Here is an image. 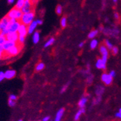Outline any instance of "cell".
<instances>
[{
    "label": "cell",
    "mask_w": 121,
    "mask_h": 121,
    "mask_svg": "<svg viewBox=\"0 0 121 121\" xmlns=\"http://www.w3.org/2000/svg\"><path fill=\"white\" fill-rule=\"evenodd\" d=\"M103 31L106 35H111L115 36L119 33V30L117 29H109V28H103Z\"/></svg>",
    "instance_id": "13"
},
{
    "label": "cell",
    "mask_w": 121,
    "mask_h": 121,
    "mask_svg": "<svg viewBox=\"0 0 121 121\" xmlns=\"http://www.w3.org/2000/svg\"><path fill=\"white\" fill-rule=\"evenodd\" d=\"M60 26H61L63 28L66 27V24H67V19H66V17H62L61 19H60Z\"/></svg>",
    "instance_id": "27"
},
{
    "label": "cell",
    "mask_w": 121,
    "mask_h": 121,
    "mask_svg": "<svg viewBox=\"0 0 121 121\" xmlns=\"http://www.w3.org/2000/svg\"><path fill=\"white\" fill-rule=\"evenodd\" d=\"M10 22L8 27V33H17L19 27L21 25L20 21H17L16 19H10Z\"/></svg>",
    "instance_id": "5"
},
{
    "label": "cell",
    "mask_w": 121,
    "mask_h": 121,
    "mask_svg": "<svg viewBox=\"0 0 121 121\" xmlns=\"http://www.w3.org/2000/svg\"><path fill=\"white\" fill-rule=\"evenodd\" d=\"M112 51L114 55H116V54H117V52H118V48L117 47H113L112 49Z\"/></svg>",
    "instance_id": "33"
},
{
    "label": "cell",
    "mask_w": 121,
    "mask_h": 121,
    "mask_svg": "<svg viewBox=\"0 0 121 121\" xmlns=\"http://www.w3.org/2000/svg\"><path fill=\"white\" fill-rule=\"evenodd\" d=\"M40 40V33L39 31H35L33 35V41L35 44H38Z\"/></svg>",
    "instance_id": "17"
},
{
    "label": "cell",
    "mask_w": 121,
    "mask_h": 121,
    "mask_svg": "<svg viewBox=\"0 0 121 121\" xmlns=\"http://www.w3.org/2000/svg\"><path fill=\"white\" fill-rule=\"evenodd\" d=\"M19 121H22V120H19Z\"/></svg>",
    "instance_id": "47"
},
{
    "label": "cell",
    "mask_w": 121,
    "mask_h": 121,
    "mask_svg": "<svg viewBox=\"0 0 121 121\" xmlns=\"http://www.w3.org/2000/svg\"><path fill=\"white\" fill-rule=\"evenodd\" d=\"M84 112H85V109H84V108H81V109L78 110V112L75 114V120L77 121V120H79L80 117L81 116V114L83 113H84Z\"/></svg>",
    "instance_id": "20"
},
{
    "label": "cell",
    "mask_w": 121,
    "mask_h": 121,
    "mask_svg": "<svg viewBox=\"0 0 121 121\" xmlns=\"http://www.w3.org/2000/svg\"><path fill=\"white\" fill-rule=\"evenodd\" d=\"M43 121H49L50 120V117L49 116H47V117H44L43 119H42Z\"/></svg>",
    "instance_id": "41"
},
{
    "label": "cell",
    "mask_w": 121,
    "mask_h": 121,
    "mask_svg": "<svg viewBox=\"0 0 121 121\" xmlns=\"http://www.w3.org/2000/svg\"><path fill=\"white\" fill-rule=\"evenodd\" d=\"M0 52H3V53H4L3 47H2V44H0Z\"/></svg>",
    "instance_id": "45"
},
{
    "label": "cell",
    "mask_w": 121,
    "mask_h": 121,
    "mask_svg": "<svg viewBox=\"0 0 121 121\" xmlns=\"http://www.w3.org/2000/svg\"><path fill=\"white\" fill-rule=\"evenodd\" d=\"M98 34V30H92V31H90L89 33L88 34V38L92 39L95 38Z\"/></svg>",
    "instance_id": "21"
},
{
    "label": "cell",
    "mask_w": 121,
    "mask_h": 121,
    "mask_svg": "<svg viewBox=\"0 0 121 121\" xmlns=\"http://www.w3.org/2000/svg\"><path fill=\"white\" fill-rule=\"evenodd\" d=\"M45 67V65L44 63H42V62H40L37 65H36L35 66V70L37 71V72H39V71H41V70H43Z\"/></svg>",
    "instance_id": "25"
},
{
    "label": "cell",
    "mask_w": 121,
    "mask_h": 121,
    "mask_svg": "<svg viewBox=\"0 0 121 121\" xmlns=\"http://www.w3.org/2000/svg\"><path fill=\"white\" fill-rule=\"evenodd\" d=\"M68 86H69V83H67V84H66V85H64V86L62 87L61 90H60V93H64V92H65V91L66 90V89H67Z\"/></svg>",
    "instance_id": "35"
},
{
    "label": "cell",
    "mask_w": 121,
    "mask_h": 121,
    "mask_svg": "<svg viewBox=\"0 0 121 121\" xmlns=\"http://www.w3.org/2000/svg\"><path fill=\"white\" fill-rule=\"evenodd\" d=\"M98 40L92 39V41L90 42V48H91L92 50H94V49H95V48H96L97 47H98Z\"/></svg>",
    "instance_id": "24"
},
{
    "label": "cell",
    "mask_w": 121,
    "mask_h": 121,
    "mask_svg": "<svg viewBox=\"0 0 121 121\" xmlns=\"http://www.w3.org/2000/svg\"><path fill=\"white\" fill-rule=\"evenodd\" d=\"M4 79H5L4 78V72L2 71H0V82H2Z\"/></svg>",
    "instance_id": "32"
},
{
    "label": "cell",
    "mask_w": 121,
    "mask_h": 121,
    "mask_svg": "<svg viewBox=\"0 0 121 121\" xmlns=\"http://www.w3.org/2000/svg\"><path fill=\"white\" fill-rule=\"evenodd\" d=\"M7 1H8V4H13L15 2L16 0H7Z\"/></svg>",
    "instance_id": "40"
},
{
    "label": "cell",
    "mask_w": 121,
    "mask_h": 121,
    "mask_svg": "<svg viewBox=\"0 0 121 121\" xmlns=\"http://www.w3.org/2000/svg\"><path fill=\"white\" fill-rule=\"evenodd\" d=\"M19 35H22V36H27V35L28 34L27 33V26L25 25H23V24L21 23V25L19 27V30L17 31Z\"/></svg>",
    "instance_id": "11"
},
{
    "label": "cell",
    "mask_w": 121,
    "mask_h": 121,
    "mask_svg": "<svg viewBox=\"0 0 121 121\" xmlns=\"http://www.w3.org/2000/svg\"><path fill=\"white\" fill-rule=\"evenodd\" d=\"M114 18H115L116 19H119V15H118L117 13H114Z\"/></svg>",
    "instance_id": "43"
},
{
    "label": "cell",
    "mask_w": 121,
    "mask_h": 121,
    "mask_svg": "<svg viewBox=\"0 0 121 121\" xmlns=\"http://www.w3.org/2000/svg\"><path fill=\"white\" fill-rule=\"evenodd\" d=\"M105 44H106V47H107V49H109V50H112V47H113V44L110 42V41L108 40H106L105 41Z\"/></svg>",
    "instance_id": "29"
},
{
    "label": "cell",
    "mask_w": 121,
    "mask_h": 121,
    "mask_svg": "<svg viewBox=\"0 0 121 121\" xmlns=\"http://www.w3.org/2000/svg\"><path fill=\"white\" fill-rule=\"evenodd\" d=\"M25 39H26L25 36L19 35V39H18V42H17V43L22 46L24 44H25Z\"/></svg>",
    "instance_id": "26"
},
{
    "label": "cell",
    "mask_w": 121,
    "mask_h": 121,
    "mask_svg": "<svg viewBox=\"0 0 121 121\" xmlns=\"http://www.w3.org/2000/svg\"><path fill=\"white\" fill-rule=\"evenodd\" d=\"M87 100H88V98H86V97H83V98H82L79 100V102H78V106H79L80 108H84Z\"/></svg>",
    "instance_id": "19"
},
{
    "label": "cell",
    "mask_w": 121,
    "mask_h": 121,
    "mask_svg": "<svg viewBox=\"0 0 121 121\" xmlns=\"http://www.w3.org/2000/svg\"><path fill=\"white\" fill-rule=\"evenodd\" d=\"M83 45H84V42H81V43L78 44V47H79L80 48H81L83 47Z\"/></svg>",
    "instance_id": "42"
},
{
    "label": "cell",
    "mask_w": 121,
    "mask_h": 121,
    "mask_svg": "<svg viewBox=\"0 0 121 121\" xmlns=\"http://www.w3.org/2000/svg\"><path fill=\"white\" fill-rule=\"evenodd\" d=\"M100 52L102 55V59L104 60L105 62H107L108 60V51L107 47L104 45H101L100 47Z\"/></svg>",
    "instance_id": "8"
},
{
    "label": "cell",
    "mask_w": 121,
    "mask_h": 121,
    "mask_svg": "<svg viewBox=\"0 0 121 121\" xmlns=\"http://www.w3.org/2000/svg\"><path fill=\"white\" fill-rule=\"evenodd\" d=\"M64 108H60V109L56 113V115L55 117V121H60L62 119V117L64 115Z\"/></svg>",
    "instance_id": "16"
},
{
    "label": "cell",
    "mask_w": 121,
    "mask_h": 121,
    "mask_svg": "<svg viewBox=\"0 0 121 121\" xmlns=\"http://www.w3.org/2000/svg\"><path fill=\"white\" fill-rule=\"evenodd\" d=\"M22 14H23V13H22V10L13 8L8 12L7 14V16L10 19H16L17 21H19Z\"/></svg>",
    "instance_id": "3"
},
{
    "label": "cell",
    "mask_w": 121,
    "mask_h": 121,
    "mask_svg": "<svg viewBox=\"0 0 121 121\" xmlns=\"http://www.w3.org/2000/svg\"><path fill=\"white\" fill-rule=\"evenodd\" d=\"M10 22V20L9 18L6 16H4L2 19L0 20V33L6 35L8 33V27Z\"/></svg>",
    "instance_id": "2"
},
{
    "label": "cell",
    "mask_w": 121,
    "mask_h": 121,
    "mask_svg": "<svg viewBox=\"0 0 121 121\" xmlns=\"http://www.w3.org/2000/svg\"><path fill=\"white\" fill-rule=\"evenodd\" d=\"M96 67L99 69H106V62H105L102 58H98L95 64Z\"/></svg>",
    "instance_id": "15"
},
{
    "label": "cell",
    "mask_w": 121,
    "mask_h": 121,
    "mask_svg": "<svg viewBox=\"0 0 121 121\" xmlns=\"http://www.w3.org/2000/svg\"><path fill=\"white\" fill-rule=\"evenodd\" d=\"M101 80L106 84V85H110V84L112 83L113 78L109 74L104 73L101 75Z\"/></svg>",
    "instance_id": "9"
},
{
    "label": "cell",
    "mask_w": 121,
    "mask_h": 121,
    "mask_svg": "<svg viewBox=\"0 0 121 121\" xmlns=\"http://www.w3.org/2000/svg\"><path fill=\"white\" fill-rule=\"evenodd\" d=\"M6 36V39L10 41H13V42H18V39H19V34L18 33H8Z\"/></svg>",
    "instance_id": "10"
},
{
    "label": "cell",
    "mask_w": 121,
    "mask_h": 121,
    "mask_svg": "<svg viewBox=\"0 0 121 121\" xmlns=\"http://www.w3.org/2000/svg\"><path fill=\"white\" fill-rule=\"evenodd\" d=\"M92 81H93V76H92V75H89V76L87 77V81H88V83H92Z\"/></svg>",
    "instance_id": "36"
},
{
    "label": "cell",
    "mask_w": 121,
    "mask_h": 121,
    "mask_svg": "<svg viewBox=\"0 0 121 121\" xmlns=\"http://www.w3.org/2000/svg\"><path fill=\"white\" fill-rule=\"evenodd\" d=\"M25 0H16L15 8L17 9L21 10L23 8L24 4H25Z\"/></svg>",
    "instance_id": "18"
},
{
    "label": "cell",
    "mask_w": 121,
    "mask_h": 121,
    "mask_svg": "<svg viewBox=\"0 0 121 121\" xmlns=\"http://www.w3.org/2000/svg\"><path fill=\"white\" fill-rule=\"evenodd\" d=\"M8 105L10 106V107H13L16 105V100H8Z\"/></svg>",
    "instance_id": "31"
},
{
    "label": "cell",
    "mask_w": 121,
    "mask_h": 121,
    "mask_svg": "<svg viewBox=\"0 0 121 121\" xmlns=\"http://www.w3.org/2000/svg\"><path fill=\"white\" fill-rule=\"evenodd\" d=\"M33 4L32 3L31 0H25V4H24L23 8L21 9L23 13H29V12L33 11Z\"/></svg>",
    "instance_id": "6"
},
{
    "label": "cell",
    "mask_w": 121,
    "mask_h": 121,
    "mask_svg": "<svg viewBox=\"0 0 121 121\" xmlns=\"http://www.w3.org/2000/svg\"><path fill=\"white\" fill-rule=\"evenodd\" d=\"M34 19H35V13L33 11H31L29 12V13H23L19 21L23 25H25L27 26L34 20Z\"/></svg>",
    "instance_id": "1"
},
{
    "label": "cell",
    "mask_w": 121,
    "mask_h": 121,
    "mask_svg": "<svg viewBox=\"0 0 121 121\" xmlns=\"http://www.w3.org/2000/svg\"><path fill=\"white\" fill-rule=\"evenodd\" d=\"M3 57H4V53L0 52V60H2Z\"/></svg>",
    "instance_id": "44"
},
{
    "label": "cell",
    "mask_w": 121,
    "mask_h": 121,
    "mask_svg": "<svg viewBox=\"0 0 121 121\" xmlns=\"http://www.w3.org/2000/svg\"><path fill=\"white\" fill-rule=\"evenodd\" d=\"M22 48V46L19 44H16L14 47H13L10 49L7 52H5L4 54L7 57H14V56H16L19 54V52H21V50Z\"/></svg>",
    "instance_id": "4"
},
{
    "label": "cell",
    "mask_w": 121,
    "mask_h": 121,
    "mask_svg": "<svg viewBox=\"0 0 121 121\" xmlns=\"http://www.w3.org/2000/svg\"><path fill=\"white\" fill-rule=\"evenodd\" d=\"M95 92H96V95L98 96H101L102 94L104 92V88L101 86H99L96 88V90H95Z\"/></svg>",
    "instance_id": "23"
},
{
    "label": "cell",
    "mask_w": 121,
    "mask_h": 121,
    "mask_svg": "<svg viewBox=\"0 0 121 121\" xmlns=\"http://www.w3.org/2000/svg\"><path fill=\"white\" fill-rule=\"evenodd\" d=\"M16 44V42H13V41H10L8 40H6L4 43L2 44V47H3V50H4V53L7 52L10 49H11L12 47H14Z\"/></svg>",
    "instance_id": "7"
},
{
    "label": "cell",
    "mask_w": 121,
    "mask_h": 121,
    "mask_svg": "<svg viewBox=\"0 0 121 121\" xmlns=\"http://www.w3.org/2000/svg\"><path fill=\"white\" fill-rule=\"evenodd\" d=\"M113 2H117V0H113Z\"/></svg>",
    "instance_id": "46"
},
{
    "label": "cell",
    "mask_w": 121,
    "mask_h": 121,
    "mask_svg": "<svg viewBox=\"0 0 121 121\" xmlns=\"http://www.w3.org/2000/svg\"><path fill=\"white\" fill-rule=\"evenodd\" d=\"M109 75H111L112 78H114V76L116 75V72H114V71H113V70H112V71H111V72H109Z\"/></svg>",
    "instance_id": "39"
},
{
    "label": "cell",
    "mask_w": 121,
    "mask_h": 121,
    "mask_svg": "<svg viewBox=\"0 0 121 121\" xmlns=\"http://www.w3.org/2000/svg\"><path fill=\"white\" fill-rule=\"evenodd\" d=\"M56 13L58 15H60L62 13V12H63V8H62V6L61 5H58L57 7H56Z\"/></svg>",
    "instance_id": "28"
},
{
    "label": "cell",
    "mask_w": 121,
    "mask_h": 121,
    "mask_svg": "<svg viewBox=\"0 0 121 121\" xmlns=\"http://www.w3.org/2000/svg\"><path fill=\"white\" fill-rule=\"evenodd\" d=\"M54 42H55V39H54V38H50L49 39H48V40L45 42V44H44V47L45 48L49 47H50L52 44H54Z\"/></svg>",
    "instance_id": "22"
},
{
    "label": "cell",
    "mask_w": 121,
    "mask_h": 121,
    "mask_svg": "<svg viewBox=\"0 0 121 121\" xmlns=\"http://www.w3.org/2000/svg\"><path fill=\"white\" fill-rule=\"evenodd\" d=\"M38 26V24L36 22V21L33 20L29 25H27V33L28 34H31L35 32V30Z\"/></svg>",
    "instance_id": "14"
},
{
    "label": "cell",
    "mask_w": 121,
    "mask_h": 121,
    "mask_svg": "<svg viewBox=\"0 0 121 121\" xmlns=\"http://www.w3.org/2000/svg\"><path fill=\"white\" fill-rule=\"evenodd\" d=\"M36 22H37L38 25H42V24H43V20H41V19H39L36 20Z\"/></svg>",
    "instance_id": "38"
},
{
    "label": "cell",
    "mask_w": 121,
    "mask_h": 121,
    "mask_svg": "<svg viewBox=\"0 0 121 121\" xmlns=\"http://www.w3.org/2000/svg\"><path fill=\"white\" fill-rule=\"evenodd\" d=\"M6 40H7V39H6V36L0 33V44L2 45L5 42Z\"/></svg>",
    "instance_id": "30"
},
{
    "label": "cell",
    "mask_w": 121,
    "mask_h": 121,
    "mask_svg": "<svg viewBox=\"0 0 121 121\" xmlns=\"http://www.w3.org/2000/svg\"><path fill=\"white\" fill-rule=\"evenodd\" d=\"M115 117H117V118L121 119V108H120L119 112H117V113L115 114Z\"/></svg>",
    "instance_id": "37"
},
{
    "label": "cell",
    "mask_w": 121,
    "mask_h": 121,
    "mask_svg": "<svg viewBox=\"0 0 121 121\" xmlns=\"http://www.w3.org/2000/svg\"><path fill=\"white\" fill-rule=\"evenodd\" d=\"M4 72L5 79H12L16 75V72L14 69H8Z\"/></svg>",
    "instance_id": "12"
},
{
    "label": "cell",
    "mask_w": 121,
    "mask_h": 121,
    "mask_svg": "<svg viewBox=\"0 0 121 121\" xmlns=\"http://www.w3.org/2000/svg\"><path fill=\"white\" fill-rule=\"evenodd\" d=\"M9 99H10V100H16V99H17V96H16V95L11 94V95H10V96H9Z\"/></svg>",
    "instance_id": "34"
}]
</instances>
